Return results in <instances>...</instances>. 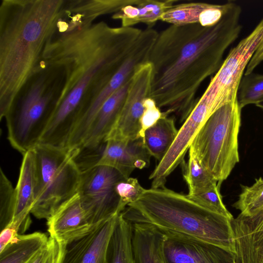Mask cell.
Returning <instances> with one entry per match:
<instances>
[{
	"mask_svg": "<svg viewBox=\"0 0 263 263\" xmlns=\"http://www.w3.org/2000/svg\"><path fill=\"white\" fill-rule=\"evenodd\" d=\"M241 7L231 6L216 24L171 25L158 33L148 62L153 67L151 97L184 122L202 83L221 66L227 48L239 36Z\"/></svg>",
	"mask_w": 263,
	"mask_h": 263,
	"instance_id": "obj_1",
	"label": "cell"
},
{
	"mask_svg": "<svg viewBox=\"0 0 263 263\" xmlns=\"http://www.w3.org/2000/svg\"><path fill=\"white\" fill-rule=\"evenodd\" d=\"M66 29L47 42L42 56L47 65L64 68L66 80L55 106L72 89L96 95L123 62L142 30L113 27L104 22H64Z\"/></svg>",
	"mask_w": 263,
	"mask_h": 263,
	"instance_id": "obj_2",
	"label": "cell"
},
{
	"mask_svg": "<svg viewBox=\"0 0 263 263\" xmlns=\"http://www.w3.org/2000/svg\"><path fill=\"white\" fill-rule=\"evenodd\" d=\"M63 0H3L0 6V119L37 71L64 13Z\"/></svg>",
	"mask_w": 263,
	"mask_h": 263,
	"instance_id": "obj_3",
	"label": "cell"
},
{
	"mask_svg": "<svg viewBox=\"0 0 263 263\" xmlns=\"http://www.w3.org/2000/svg\"><path fill=\"white\" fill-rule=\"evenodd\" d=\"M121 214L132 224H150L167 237L194 238L235 255L231 219L165 186L145 189L141 196L129 203Z\"/></svg>",
	"mask_w": 263,
	"mask_h": 263,
	"instance_id": "obj_4",
	"label": "cell"
},
{
	"mask_svg": "<svg viewBox=\"0 0 263 263\" xmlns=\"http://www.w3.org/2000/svg\"><path fill=\"white\" fill-rule=\"evenodd\" d=\"M34 156V202L31 213L46 219L63 202L78 193L81 172L73 157L76 149L59 148L38 143Z\"/></svg>",
	"mask_w": 263,
	"mask_h": 263,
	"instance_id": "obj_5",
	"label": "cell"
},
{
	"mask_svg": "<svg viewBox=\"0 0 263 263\" xmlns=\"http://www.w3.org/2000/svg\"><path fill=\"white\" fill-rule=\"evenodd\" d=\"M241 109L238 99L219 108L198 131L190 147L220 184L239 162Z\"/></svg>",
	"mask_w": 263,
	"mask_h": 263,
	"instance_id": "obj_6",
	"label": "cell"
},
{
	"mask_svg": "<svg viewBox=\"0 0 263 263\" xmlns=\"http://www.w3.org/2000/svg\"><path fill=\"white\" fill-rule=\"evenodd\" d=\"M51 92L46 91L44 80L35 82L22 103L15 105L5 117L8 139L23 155L40 140L53 113Z\"/></svg>",
	"mask_w": 263,
	"mask_h": 263,
	"instance_id": "obj_7",
	"label": "cell"
},
{
	"mask_svg": "<svg viewBox=\"0 0 263 263\" xmlns=\"http://www.w3.org/2000/svg\"><path fill=\"white\" fill-rule=\"evenodd\" d=\"M124 179L126 178L119 171L106 165H97L81 173L78 193L91 226L124 210L115 191L116 184Z\"/></svg>",
	"mask_w": 263,
	"mask_h": 263,
	"instance_id": "obj_8",
	"label": "cell"
},
{
	"mask_svg": "<svg viewBox=\"0 0 263 263\" xmlns=\"http://www.w3.org/2000/svg\"><path fill=\"white\" fill-rule=\"evenodd\" d=\"M155 40L150 32L141 33L118 69L86 105L70 137L68 148H79L81 146L90 125L103 104L132 78L140 66L148 62Z\"/></svg>",
	"mask_w": 263,
	"mask_h": 263,
	"instance_id": "obj_9",
	"label": "cell"
},
{
	"mask_svg": "<svg viewBox=\"0 0 263 263\" xmlns=\"http://www.w3.org/2000/svg\"><path fill=\"white\" fill-rule=\"evenodd\" d=\"M152 73L153 67L148 62L136 70L131 79L119 117L105 140L114 139L130 141L139 138L140 120L144 109V102L151 97Z\"/></svg>",
	"mask_w": 263,
	"mask_h": 263,
	"instance_id": "obj_10",
	"label": "cell"
},
{
	"mask_svg": "<svg viewBox=\"0 0 263 263\" xmlns=\"http://www.w3.org/2000/svg\"><path fill=\"white\" fill-rule=\"evenodd\" d=\"M119 214L92 226L86 234L67 244L61 263H107L108 244Z\"/></svg>",
	"mask_w": 263,
	"mask_h": 263,
	"instance_id": "obj_11",
	"label": "cell"
},
{
	"mask_svg": "<svg viewBox=\"0 0 263 263\" xmlns=\"http://www.w3.org/2000/svg\"><path fill=\"white\" fill-rule=\"evenodd\" d=\"M165 263H234L235 255L214 245L186 237H166Z\"/></svg>",
	"mask_w": 263,
	"mask_h": 263,
	"instance_id": "obj_12",
	"label": "cell"
},
{
	"mask_svg": "<svg viewBox=\"0 0 263 263\" xmlns=\"http://www.w3.org/2000/svg\"><path fill=\"white\" fill-rule=\"evenodd\" d=\"M47 226L50 237L66 245L86 234L92 227L78 193L51 214L47 219Z\"/></svg>",
	"mask_w": 263,
	"mask_h": 263,
	"instance_id": "obj_13",
	"label": "cell"
},
{
	"mask_svg": "<svg viewBox=\"0 0 263 263\" xmlns=\"http://www.w3.org/2000/svg\"><path fill=\"white\" fill-rule=\"evenodd\" d=\"M147 156L141 138L130 141L109 139L105 140L97 165L115 168L128 178L135 169V165L146 160Z\"/></svg>",
	"mask_w": 263,
	"mask_h": 263,
	"instance_id": "obj_14",
	"label": "cell"
},
{
	"mask_svg": "<svg viewBox=\"0 0 263 263\" xmlns=\"http://www.w3.org/2000/svg\"><path fill=\"white\" fill-rule=\"evenodd\" d=\"M232 1L222 4L193 2L175 4L166 11L160 20L171 25L198 24L204 27L218 23L231 6Z\"/></svg>",
	"mask_w": 263,
	"mask_h": 263,
	"instance_id": "obj_15",
	"label": "cell"
},
{
	"mask_svg": "<svg viewBox=\"0 0 263 263\" xmlns=\"http://www.w3.org/2000/svg\"><path fill=\"white\" fill-rule=\"evenodd\" d=\"M131 79L103 104L90 125L85 138L78 149L95 146L105 141L121 114Z\"/></svg>",
	"mask_w": 263,
	"mask_h": 263,
	"instance_id": "obj_16",
	"label": "cell"
},
{
	"mask_svg": "<svg viewBox=\"0 0 263 263\" xmlns=\"http://www.w3.org/2000/svg\"><path fill=\"white\" fill-rule=\"evenodd\" d=\"M23 156L18 179L15 187V208L11 222L16 224L24 232L31 223L30 213L34 202L35 167L32 149Z\"/></svg>",
	"mask_w": 263,
	"mask_h": 263,
	"instance_id": "obj_17",
	"label": "cell"
},
{
	"mask_svg": "<svg viewBox=\"0 0 263 263\" xmlns=\"http://www.w3.org/2000/svg\"><path fill=\"white\" fill-rule=\"evenodd\" d=\"M132 224L135 263H165L163 246L166 236L150 224Z\"/></svg>",
	"mask_w": 263,
	"mask_h": 263,
	"instance_id": "obj_18",
	"label": "cell"
},
{
	"mask_svg": "<svg viewBox=\"0 0 263 263\" xmlns=\"http://www.w3.org/2000/svg\"><path fill=\"white\" fill-rule=\"evenodd\" d=\"M178 0H140L135 5L123 7L112 15L114 19L120 20L122 27H130L142 23L152 27L160 20L162 15L172 8Z\"/></svg>",
	"mask_w": 263,
	"mask_h": 263,
	"instance_id": "obj_19",
	"label": "cell"
},
{
	"mask_svg": "<svg viewBox=\"0 0 263 263\" xmlns=\"http://www.w3.org/2000/svg\"><path fill=\"white\" fill-rule=\"evenodd\" d=\"M49 238L41 232L18 234L17 238L0 252V263H30L47 246Z\"/></svg>",
	"mask_w": 263,
	"mask_h": 263,
	"instance_id": "obj_20",
	"label": "cell"
},
{
	"mask_svg": "<svg viewBox=\"0 0 263 263\" xmlns=\"http://www.w3.org/2000/svg\"><path fill=\"white\" fill-rule=\"evenodd\" d=\"M178 129L174 117H165L147 129L143 138L144 146L151 156L160 162L173 143Z\"/></svg>",
	"mask_w": 263,
	"mask_h": 263,
	"instance_id": "obj_21",
	"label": "cell"
},
{
	"mask_svg": "<svg viewBox=\"0 0 263 263\" xmlns=\"http://www.w3.org/2000/svg\"><path fill=\"white\" fill-rule=\"evenodd\" d=\"M133 224L120 213L111 236L107 252V263H135Z\"/></svg>",
	"mask_w": 263,
	"mask_h": 263,
	"instance_id": "obj_22",
	"label": "cell"
},
{
	"mask_svg": "<svg viewBox=\"0 0 263 263\" xmlns=\"http://www.w3.org/2000/svg\"><path fill=\"white\" fill-rule=\"evenodd\" d=\"M140 0H103L72 1L67 10L82 20L92 21L100 15L116 13L123 7L135 5Z\"/></svg>",
	"mask_w": 263,
	"mask_h": 263,
	"instance_id": "obj_23",
	"label": "cell"
},
{
	"mask_svg": "<svg viewBox=\"0 0 263 263\" xmlns=\"http://www.w3.org/2000/svg\"><path fill=\"white\" fill-rule=\"evenodd\" d=\"M189 160L183 175L189 188L187 195L198 194L216 186L217 181L202 165L193 151L189 148Z\"/></svg>",
	"mask_w": 263,
	"mask_h": 263,
	"instance_id": "obj_24",
	"label": "cell"
},
{
	"mask_svg": "<svg viewBox=\"0 0 263 263\" xmlns=\"http://www.w3.org/2000/svg\"><path fill=\"white\" fill-rule=\"evenodd\" d=\"M241 192L232 206L243 216H250L263 208V178L250 185H240Z\"/></svg>",
	"mask_w": 263,
	"mask_h": 263,
	"instance_id": "obj_25",
	"label": "cell"
},
{
	"mask_svg": "<svg viewBox=\"0 0 263 263\" xmlns=\"http://www.w3.org/2000/svg\"><path fill=\"white\" fill-rule=\"evenodd\" d=\"M238 102L242 109L263 101V74L252 72L243 75L238 89Z\"/></svg>",
	"mask_w": 263,
	"mask_h": 263,
	"instance_id": "obj_26",
	"label": "cell"
},
{
	"mask_svg": "<svg viewBox=\"0 0 263 263\" xmlns=\"http://www.w3.org/2000/svg\"><path fill=\"white\" fill-rule=\"evenodd\" d=\"M15 187L2 169L0 170V226L2 230L10 223L15 208Z\"/></svg>",
	"mask_w": 263,
	"mask_h": 263,
	"instance_id": "obj_27",
	"label": "cell"
},
{
	"mask_svg": "<svg viewBox=\"0 0 263 263\" xmlns=\"http://www.w3.org/2000/svg\"><path fill=\"white\" fill-rule=\"evenodd\" d=\"M221 184L218 183L213 188L198 194L187 196L204 208L232 220L234 217L228 210L222 201L220 192Z\"/></svg>",
	"mask_w": 263,
	"mask_h": 263,
	"instance_id": "obj_28",
	"label": "cell"
},
{
	"mask_svg": "<svg viewBox=\"0 0 263 263\" xmlns=\"http://www.w3.org/2000/svg\"><path fill=\"white\" fill-rule=\"evenodd\" d=\"M145 189L140 185L137 178L130 177L120 180L115 186L116 192L124 209L129 203L138 199Z\"/></svg>",
	"mask_w": 263,
	"mask_h": 263,
	"instance_id": "obj_29",
	"label": "cell"
},
{
	"mask_svg": "<svg viewBox=\"0 0 263 263\" xmlns=\"http://www.w3.org/2000/svg\"><path fill=\"white\" fill-rule=\"evenodd\" d=\"M144 106V111L140 120L139 134V138L142 139L147 129L154 126L160 119L169 115L166 112L161 111L151 97L145 99Z\"/></svg>",
	"mask_w": 263,
	"mask_h": 263,
	"instance_id": "obj_30",
	"label": "cell"
},
{
	"mask_svg": "<svg viewBox=\"0 0 263 263\" xmlns=\"http://www.w3.org/2000/svg\"><path fill=\"white\" fill-rule=\"evenodd\" d=\"M48 242L49 252L44 263H61L66 245L51 237Z\"/></svg>",
	"mask_w": 263,
	"mask_h": 263,
	"instance_id": "obj_31",
	"label": "cell"
},
{
	"mask_svg": "<svg viewBox=\"0 0 263 263\" xmlns=\"http://www.w3.org/2000/svg\"><path fill=\"white\" fill-rule=\"evenodd\" d=\"M19 228L13 223H10L1 230L0 234V252L8 245L13 242L18 235Z\"/></svg>",
	"mask_w": 263,
	"mask_h": 263,
	"instance_id": "obj_32",
	"label": "cell"
},
{
	"mask_svg": "<svg viewBox=\"0 0 263 263\" xmlns=\"http://www.w3.org/2000/svg\"><path fill=\"white\" fill-rule=\"evenodd\" d=\"M49 248V242H48L47 246L40 251L30 263H44L48 254Z\"/></svg>",
	"mask_w": 263,
	"mask_h": 263,
	"instance_id": "obj_33",
	"label": "cell"
},
{
	"mask_svg": "<svg viewBox=\"0 0 263 263\" xmlns=\"http://www.w3.org/2000/svg\"><path fill=\"white\" fill-rule=\"evenodd\" d=\"M257 107L260 108L261 109L263 110V101L258 103L256 105Z\"/></svg>",
	"mask_w": 263,
	"mask_h": 263,
	"instance_id": "obj_34",
	"label": "cell"
},
{
	"mask_svg": "<svg viewBox=\"0 0 263 263\" xmlns=\"http://www.w3.org/2000/svg\"><path fill=\"white\" fill-rule=\"evenodd\" d=\"M234 263H236L235 261L234 262Z\"/></svg>",
	"mask_w": 263,
	"mask_h": 263,
	"instance_id": "obj_35",
	"label": "cell"
}]
</instances>
